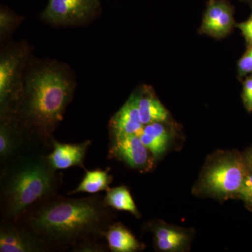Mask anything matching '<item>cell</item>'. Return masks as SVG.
<instances>
[{
  "instance_id": "cell-23",
  "label": "cell",
  "mask_w": 252,
  "mask_h": 252,
  "mask_svg": "<svg viewBox=\"0 0 252 252\" xmlns=\"http://www.w3.org/2000/svg\"><path fill=\"white\" fill-rule=\"evenodd\" d=\"M238 198L252 207V172H249L244 181L243 187L239 192Z\"/></svg>"
},
{
  "instance_id": "cell-13",
  "label": "cell",
  "mask_w": 252,
  "mask_h": 252,
  "mask_svg": "<svg viewBox=\"0 0 252 252\" xmlns=\"http://www.w3.org/2000/svg\"><path fill=\"white\" fill-rule=\"evenodd\" d=\"M135 93L139 116L144 126L154 122H168L170 113L158 98L150 86H140Z\"/></svg>"
},
{
  "instance_id": "cell-6",
  "label": "cell",
  "mask_w": 252,
  "mask_h": 252,
  "mask_svg": "<svg viewBox=\"0 0 252 252\" xmlns=\"http://www.w3.org/2000/svg\"><path fill=\"white\" fill-rule=\"evenodd\" d=\"M99 0H49L41 19L56 26L84 24L100 12Z\"/></svg>"
},
{
  "instance_id": "cell-20",
  "label": "cell",
  "mask_w": 252,
  "mask_h": 252,
  "mask_svg": "<svg viewBox=\"0 0 252 252\" xmlns=\"http://www.w3.org/2000/svg\"><path fill=\"white\" fill-rule=\"evenodd\" d=\"M252 73V44L248 45L246 51L238 62V74L240 78L246 77Z\"/></svg>"
},
{
  "instance_id": "cell-19",
  "label": "cell",
  "mask_w": 252,
  "mask_h": 252,
  "mask_svg": "<svg viewBox=\"0 0 252 252\" xmlns=\"http://www.w3.org/2000/svg\"><path fill=\"white\" fill-rule=\"evenodd\" d=\"M23 18L4 7L0 11V39L3 41L12 33Z\"/></svg>"
},
{
  "instance_id": "cell-2",
  "label": "cell",
  "mask_w": 252,
  "mask_h": 252,
  "mask_svg": "<svg viewBox=\"0 0 252 252\" xmlns=\"http://www.w3.org/2000/svg\"><path fill=\"white\" fill-rule=\"evenodd\" d=\"M116 214L99 195L65 198L51 195L31 207L16 223L40 239L50 251H64L100 240Z\"/></svg>"
},
{
  "instance_id": "cell-1",
  "label": "cell",
  "mask_w": 252,
  "mask_h": 252,
  "mask_svg": "<svg viewBox=\"0 0 252 252\" xmlns=\"http://www.w3.org/2000/svg\"><path fill=\"white\" fill-rule=\"evenodd\" d=\"M74 88L70 71L64 65L55 62L28 64L18 98L5 117L14 122L30 148L50 151Z\"/></svg>"
},
{
  "instance_id": "cell-11",
  "label": "cell",
  "mask_w": 252,
  "mask_h": 252,
  "mask_svg": "<svg viewBox=\"0 0 252 252\" xmlns=\"http://www.w3.org/2000/svg\"><path fill=\"white\" fill-rule=\"evenodd\" d=\"M143 127L137 108V94L134 91L122 108L109 121V136L112 137L127 134L138 135Z\"/></svg>"
},
{
  "instance_id": "cell-14",
  "label": "cell",
  "mask_w": 252,
  "mask_h": 252,
  "mask_svg": "<svg viewBox=\"0 0 252 252\" xmlns=\"http://www.w3.org/2000/svg\"><path fill=\"white\" fill-rule=\"evenodd\" d=\"M137 135L150 151L155 160L165 153L171 139V134L166 127V123L162 122H154L144 126Z\"/></svg>"
},
{
  "instance_id": "cell-21",
  "label": "cell",
  "mask_w": 252,
  "mask_h": 252,
  "mask_svg": "<svg viewBox=\"0 0 252 252\" xmlns=\"http://www.w3.org/2000/svg\"><path fill=\"white\" fill-rule=\"evenodd\" d=\"M109 250L108 245L101 243L100 240H91L79 244L73 248L72 252H105Z\"/></svg>"
},
{
  "instance_id": "cell-10",
  "label": "cell",
  "mask_w": 252,
  "mask_h": 252,
  "mask_svg": "<svg viewBox=\"0 0 252 252\" xmlns=\"http://www.w3.org/2000/svg\"><path fill=\"white\" fill-rule=\"evenodd\" d=\"M91 140H86L79 144L61 143L54 139L52 152L47 154V158L55 170H64L72 167L85 169L84 160Z\"/></svg>"
},
{
  "instance_id": "cell-12",
  "label": "cell",
  "mask_w": 252,
  "mask_h": 252,
  "mask_svg": "<svg viewBox=\"0 0 252 252\" xmlns=\"http://www.w3.org/2000/svg\"><path fill=\"white\" fill-rule=\"evenodd\" d=\"M28 149L21 131L10 118H0V165H4Z\"/></svg>"
},
{
  "instance_id": "cell-5",
  "label": "cell",
  "mask_w": 252,
  "mask_h": 252,
  "mask_svg": "<svg viewBox=\"0 0 252 252\" xmlns=\"http://www.w3.org/2000/svg\"><path fill=\"white\" fill-rule=\"evenodd\" d=\"M27 46L6 48L0 57V118L9 114L22 87L25 71L28 64Z\"/></svg>"
},
{
  "instance_id": "cell-7",
  "label": "cell",
  "mask_w": 252,
  "mask_h": 252,
  "mask_svg": "<svg viewBox=\"0 0 252 252\" xmlns=\"http://www.w3.org/2000/svg\"><path fill=\"white\" fill-rule=\"evenodd\" d=\"M108 157L117 159L130 168L141 172L149 171L155 160L150 151L136 134L110 137Z\"/></svg>"
},
{
  "instance_id": "cell-15",
  "label": "cell",
  "mask_w": 252,
  "mask_h": 252,
  "mask_svg": "<svg viewBox=\"0 0 252 252\" xmlns=\"http://www.w3.org/2000/svg\"><path fill=\"white\" fill-rule=\"evenodd\" d=\"M104 237L112 252H134L143 249V245L120 222H113Z\"/></svg>"
},
{
  "instance_id": "cell-22",
  "label": "cell",
  "mask_w": 252,
  "mask_h": 252,
  "mask_svg": "<svg viewBox=\"0 0 252 252\" xmlns=\"http://www.w3.org/2000/svg\"><path fill=\"white\" fill-rule=\"evenodd\" d=\"M242 99L245 109L249 113L252 112V73L243 81Z\"/></svg>"
},
{
  "instance_id": "cell-17",
  "label": "cell",
  "mask_w": 252,
  "mask_h": 252,
  "mask_svg": "<svg viewBox=\"0 0 252 252\" xmlns=\"http://www.w3.org/2000/svg\"><path fill=\"white\" fill-rule=\"evenodd\" d=\"M154 233L156 246L160 251H177L188 241L186 233L171 227L157 225L154 228Z\"/></svg>"
},
{
  "instance_id": "cell-4",
  "label": "cell",
  "mask_w": 252,
  "mask_h": 252,
  "mask_svg": "<svg viewBox=\"0 0 252 252\" xmlns=\"http://www.w3.org/2000/svg\"><path fill=\"white\" fill-rule=\"evenodd\" d=\"M249 172L244 156L233 152L217 154L205 166L197 189L217 198H238Z\"/></svg>"
},
{
  "instance_id": "cell-9",
  "label": "cell",
  "mask_w": 252,
  "mask_h": 252,
  "mask_svg": "<svg viewBox=\"0 0 252 252\" xmlns=\"http://www.w3.org/2000/svg\"><path fill=\"white\" fill-rule=\"evenodd\" d=\"M49 249L40 239L10 220H1L0 252H46Z\"/></svg>"
},
{
  "instance_id": "cell-25",
  "label": "cell",
  "mask_w": 252,
  "mask_h": 252,
  "mask_svg": "<svg viewBox=\"0 0 252 252\" xmlns=\"http://www.w3.org/2000/svg\"><path fill=\"white\" fill-rule=\"evenodd\" d=\"M245 161H246L247 165H248L249 171L252 172V149L244 156Z\"/></svg>"
},
{
  "instance_id": "cell-3",
  "label": "cell",
  "mask_w": 252,
  "mask_h": 252,
  "mask_svg": "<svg viewBox=\"0 0 252 252\" xmlns=\"http://www.w3.org/2000/svg\"><path fill=\"white\" fill-rule=\"evenodd\" d=\"M1 167V220L16 223L33 205L57 193L62 183L42 151L28 149Z\"/></svg>"
},
{
  "instance_id": "cell-24",
  "label": "cell",
  "mask_w": 252,
  "mask_h": 252,
  "mask_svg": "<svg viewBox=\"0 0 252 252\" xmlns=\"http://www.w3.org/2000/svg\"><path fill=\"white\" fill-rule=\"evenodd\" d=\"M236 27L241 31L248 45L252 44V11L250 17L244 22L237 23Z\"/></svg>"
},
{
  "instance_id": "cell-8",
  "label": "cell",
  "mask_w": 252,
  "mask_h": 252,
  "mask_svg": "<svg viewBox=\"0 0 252 252\" xmlns=\"http://www.w3.org/2000/svg\"><path fill=\"white\" fill-rule=\"evenodd\" d=\"M237 23L233 6L226 0H209L204 13L200 34L220 39L230 34Z\"/></svg>"
},
{
  "instance_id": "cell-18",
  "label": "cell",
  "mask_w": 252,
  "mask_h": 252,
  "mask_svg": "<svg viewBox=\"0 0 252 252\" xmlns=\"http://www.w3.org/2000/svg\"><path fill=\"white\" fill-rule=\"evenodd\" d=\"M104 202L107 206L114 210L130 212L137 218L140 217L133 198L125 186H120L107 190Z\"/></svg>"
},
{
  "instance_id": "cell-16",
  "label": "cell",
  "mask_w": 252,
  "mask_h": 252,
  "mask_svg": "<svg viewBox=\"0 0 252 252\" xmlns=\"http://www.w3.org/2000/svg\"><path fill=\"white\" fill-rule=\"evenodd\" d=\"M110 168L106 170L97 169L95 170H86L85 176L77 188L68 192V195L79 193L94 194L98 192L107 191L110 189L113 177L109 175Z\"/></svg>"
}]
</instances>
